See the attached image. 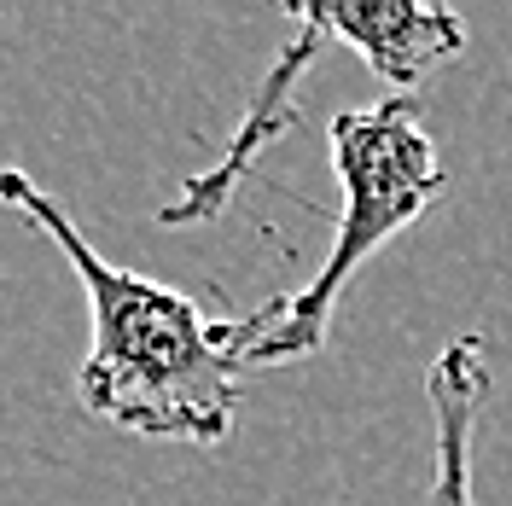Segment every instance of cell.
<instances>
[{"instance_id":"5","label":"cell","mask_w":512,"mask_h":506,"mask_svg":"<svg viewBox=\"0 0 512 506\" xmlns=\"http://www.w3.org/2000/svg\"><path fill=\"white\" fill-rule=\"evenodd\" d=\"M425 396H431V454H437L425 506H472V431L489 402V338L483 332L448 338L425 373Z\"/></svg>"},{"instance_id":"2","label":"cell","mask_w":512,"mask_h":506,"mask_svg":"<svg viewBox=\"0 0 512 506\" xmlns=\"http://www.w3.org/2000/svg\"><path fill=\"white\" fill-rule=\"evenodd\" d=\"M326 146H332V175L344 192V210H338V227H332V245H326L315 280L291 297L262 303L268 326L251 349V373L315 355L332 332V309H338L344 285L355 280V268L367 256H379L402 227L419 222L443 198V163L419 128V99L408 94H384L361 111H338L326 128Z\"/></svg>"},{"instance_id":"4","label":"cell","mask_w":512,"mask_h":506,"mask_svg":"<svg viewBox=\"0 0 512 506\" xmlns=\"http://www.w3.org/2000/svg\"><path fill=\"white\" fill-rule=\"evenodd\" d=\"M315 24L332 41H344L355 59L379 76L390 94L419 99V88L466 53V24L448 6H414V0H332L309 6Z\"/></svg>"},{"instance_id":"1","label":"cell","mask_w":512,"mask_h":506,"mask_svg":"<svg viewBox=\"0 0 512 506\" xmlns=\"http://www.w3.org/2000/svg\"><path fill=\"white\" fill-rule=\"evenodd\" d=\"M0 204L64 251L88 297V355L76 367V402L88 419L152 443L216 448L239 425V384L268 315L210 320L187 291L117 268L88 245L59 198L24 169H0Z\"/></svg>"},{"instance_id":"3","label":"cell","mask_w":512,"mask_h":506,"mask_svg":"<svg viewBox=\"0 0 512 506\" xmlns=\"http://www.w3.org/2000/svg\"><path fill=\"white\" fill-rule=\"evenodd\" d=\"M291 18H297V41H291L280 59L268 64V76L256 82L251 105H245V117H239V128H233V140H227V152L204 175H192L187 187H181V198H169L158 210L163 227H198V222H216L227 204H233V192H239V181L256 169V158L280 140V134H291V123H297V88H303V76H309V64L320 59V47L332 41V35L315 24V12L309 6H291Z\"/></svg>"}]
</instances>
